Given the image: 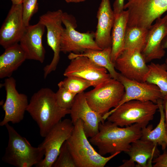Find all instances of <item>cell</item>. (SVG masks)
<instances>
[{
	"instance_id": "1",
	"label": "cell",
	"mask_w": 167,
	"mask_h": 167,
	"mask_svg": "<svg viewBox=\"0 0 167 167\" xmlns=\"http://www.w3.org/2000/svg\"><path fill=\"white\" fill-rule=\"evenodd\" d=\"M144 126L135 123L125 127H119L107 120L100 123L99 131L90 138L91 143L96 146L102 156L117 152H127L131 144L140 139Z\"/></svg>"
},
{
	"instance_id": "2",
	"label": "cell",
	"mask_w": 167,
	"mask_h": 167,
	"mask_svg": "<svg viewBox=\"0 0 167 167\" xmlns=\"http://www.w3.org/2000/svg\"><path fill=\"white\" fill-rule=\"evenodd\" d=\"M26 111L37 123L41 136L45 137L62 118L70 114V109L60 107L55 93L50 88H45L33 94Z\"/></svg>"
},
{
	"instance_id": "3",
	"label": "cell",
	"mask_w": 167,
	"mask_h": 167,
	"mask_svg": "<svg viewBox=\"0 0 167 167\" xmlns=\"http://www.w3.org/2000/svg\"><path fill=\"white\" fill-rule=\"evenodd\" d=\"M88 138L83 122L79 119L74 124L72 133L66 141L76 167H104L120 153L117 152L108 157L102 156L94 149Z\"/></svg>"
},
{
	"instance_id": "4",
	"label": "cell",
	"mask_w": 167,
	"mask_h": 167,
	"mask_svg": "<svg viewBox=\"0 0 167 167\" xmlns=\"http://www.w3.org/2000/svg\"><path fill=\"white\" fill-rule=\"evenodd\" d=\"M5 126L9 137L8 145L2 159L5 162L17 167H31L40 162L45 152L41 148L33 147L9 123Z\"/></svg>"
},
{
	"instance_id": "5",
	"label": "cell",
	"mask_w": 167,
	"mask_h": 167,
	"mask_svg": "<svg viewBox=\"0 0 167 167\" xmlns=\"http://www.w3.org/2000/svg\"><path fill=\"white\" fill-rule=\"evenodd\" d=\"M158 109L157 104L152 101L131 100L109 111L103 118L121 127L135 123L145 127L153 119Z\"/></svg>"
},
{
	"instance_id": "6",
	"label": "cell",
	"mask_w": 167,
	"mask_h": 167,
	"mask_svg": "<svg viewBox=\"0 0 167 167\" xmlns=\"http://www.w3.org/2000/svg\"><path fill=\"white\" fill-rule=\"evenodd\" d=\"M124 92V88L117 80L111 78L84 92L87 102L94 111L102 116L116 107Z\"/></svg>"
},
{
	"instance_id": "7",
	"label": "cell",
	"mask_w": 167,
	"mask_h": 167,
	"mask_svg": "<svg viewBox=\"0 0 167 167\" xmlns=\"http://www.w3.org/2000/svg\"><path fill=\"white\" fill-rule=\"evenodd\" d=\"M62 20L65 28L63 29L61 37V52L80 54L89 49L102 50L95 41L94 32L81 33L75 30L76 21L72 15L63 12Z\"/></svg>"
},
{
	"instance_id": "8",
	"label": "cell",
	"mask_w": 167,
	"mask_h": 167,
	"mask_svg": "<svg viewBox=\"0 0 167 167\" xmlns=\"http://www.w3.org/2000/svg\"><path fill=\"white\" fill-rule=\"evenodd\" d=\"M124 9L128 13L127 27L148 29L167 11V0H127Z\"/></svg>"
},
{
	"instance_id": "9",
	"label": "cell",
	"mask_w": 167,
	"mask_h": 167,
	"mask_svg": "<svg viewBox=\"0 0 167 167\" xmlns=\"http://www.w3.org/2000/svg\"><path fill=\"white\" fill-rule=\"evenodd\" d=\"M74 125L71 119L66 118L55 125L39 145L45 152L44 158L35 165L36 167H52L59 154L61 147L69 138Z\"/></svg>"
},
{
	"instance_id": "10",
	"label": "cell",
	"mask_w": 167,
	"mask_h": 167,
	"mask_svg": "<svg viewBox=\"0 0 167 167\" xmlns=\"http://www.w3.org/2000/svg\"><path fill=\"white\" fill-rule=\"evenodd\" d=\"M63 12L60 9L54 11H49L40 17L39 21L45 25L47 29V44L54 53L51 62L44 68L45 79L50 73L56 70L59 61L60 41L64 29L62 25Z\"/></svg>"
},
{
	"instance_id": "11",
	"label": "cell",
	"mask_w": 167,
	"mask_h": 167,
	"mask_svg": "<svg viewBox=\"0 0 167 167\" xmlns=\"http://www.w3.org/2000/svg\"><path fill=\"white\" fill-rule=\"evenodd\" d=\"M4 86L6 95L2 106L5 115L0 122L2 126L10 122L15 124L21 121L29 103L27 96L17 90L16 81L14 78L10 77L5 79Z\"/></svg>"
},
{
	"instance_id": "12",
	"label": "cell",
	"mask_w": 167,
	"mask_h": 167,
	"mask_svg": "<svg viewBox=\"0 0 167 167\" xmlns=\"http://www.w3.org/2000/svg\"><path fill=\"white\" fill-rule=\"evenodd\" d=\"M146 63L141 51L124 49L114 64L115 69L126 78L144 82L149 70Z\"/></svg>"
},
{
	"instance_id": "13",
	"label": "cell",
	"mask_w": 167,
	"mask_h": 167,
	"mask_svg": "<svg viewBox=\"0 0 167 167\" xmlns=\"http://www.w3.org/2000/svg\"><path fill=\"white\" fill-rule=\"evenodd\" d=\"M70 114L74 125L79 119L82 121L84 133L88 138L96 135L99 131L100 123L105 121L102 116L90 107L84 92L76 96Z\"/></svg>"
},
{
	"instance_id": "14",
	"label": "cell",
	"mask_w": 167,
	"mask_h": 167,
	"mask_svg": "<svg viewBox=\"0 0 167 167\" xmlns=\"http://www.w3.org/2000/svg\"><path fill=\"white\" fill-rule=\"evenodd\" d=\"M105 68L96 64L88 58L78 56L71 60L63 75L79 77L92 82L95 87L112 78Z\"/></svg>"
},
{
	"instance_id": "15",
	"label": "cell",
	"mask_w": 167,
	"mask_h": 167,
	"mask_svg": "<svg viewBox=\"0 0 167 167\" xmlns=\"http://www.w3.org/2000/svg\"><path fill=\"white\" fill-rule=\"evenodd\" d=\"M22 4H12L0 30V44L5 49L19 42L25 30Z\"/></svg>"
},
{
	"instance_id": "16",
	"label": "cell",
	"mask_w": 167,
	"mask_h": 167,
	"mask_svg": "<svg viewBox=\"0 0 167 167\" xmlns=\"http://www.w3.org/2000/svg\"><path fill=\"white\" fill-rule=\"evenodd\" d=\"M118 80L123 86L124 92L118 105L114 108L131 100L150 101L156 104L158 100L163 99L160 90L155 85L146 82H140L129 79L120 73Z\"/></svg>"
},
{
	"instance_id": "17",
	"label": "cell",
	"mask_w": 167,
	"mask_h": 167,
	"mask_svg": "<svg viewBox=\"0 0 167 167\" xmlns=\"http://www.w3.org/2000/svg\"><path fill=\"white\" fill-rule=\"evenodd\" d=\"M158 145L149 141L138 139L133 142L126 153L128 160L123 161L119 167H152L153 159L160 154Z\"/></svg>"
},
{
	"instance_id": "18",
	"label": "cell",
	"mask_w": 167,
	"mask_h": 167,
	"mask_svg": "<svg viewBox=\"0 0 167 167\" xmlns=\"http://www.w3.org/2000/svg\"><path fill=\"white\" fill-rule=\"evenodd\" d=\"M167 36V15L156 20L148 29L145 46L141 53L146 63L163 57L165 51L161 46L163 39Z\"/></svg>"
},
{
	"instance_id": "19",
	"label": "cell",
	"mask_w": 167,
	"mask_h": 167,
	"mask_svg": "<svg viewBox=\"0 0 167 167\" xmlns=\"http://www.w3.org/2000/svg\"><path fill=\"white\" fill-rule=\"evenodd\" d=\"M45 26L39 21L33 25L26 27L19 45L25 54L27 59L44 62L45 50L42 43Z\"/></svg>"
},
{
	"instance_id": "20",
	"label": "cell",
	"mask_w": 167,
	"mask_h": 167,
	"mask_svg": "<svg viewBox=\"0 0 167 167\" xmlns=\"http://www.w3.org/2000/svg\"><path fill=\"white\" fill-rule=\"evenodd\" d=\"M97 23L95 32V41L101 49L111 47V31L115 15L110 0H101L97 13Z\"/></svg>"
},
{
	"instance_id": "21",
	"label": "cell",
	"mask_w": 167,
	"mask_h": 167,
	"mask_svg": "<svg viewBox=\"0 0 167 167\" xmlns=\"http://www.w3.org/2000/svg\"><path fill=\"white\" fill-rule=\"evenodd\" d=\"M26 59L25 54L19 43L5 49L0 56V78L11 77Z\"/></svg>"
},
{
	"instance_id": "22",
	"label": "cell",
	"mask_w": 167,
	"mask_h": 167,
	"mask_svg": "<svg viewBox=\"0 0 167 167\" xmlns=\"http://www.w3.org/2000/svg\"><path fill=\"white\" fill-rule=\"evenodd\" d=\"M156 104L160 113L159 122L156 127L153 129V126L151 124L142 127L140 139L150 141L160 146L162 150L165 151L167 150V134L162 99L158 100Z\"/></svg>"
},
{
	"instance_id": "23",
	"label": "cell",
	"mask_w": 167,
	"mask_h": 167,
	"mask_svg": "<svg viewBox=\"0 0 167 167\" xmlns=\"http://www.w3.org/2000/svg\"><path fill=\"white\" fill-rule=\"evenodd\" d=\"M128 20V13L127 10H124L115 15L111 32V59L114 63L124 50Z\"/></svg>"
},
{
	"instance_id": "24",
	"label": "cell",
	"mask_w": 167,
	"mask_h": 167,
	"mask_svg": "<svg viewBox=\"0 0 167 167\" xmlns=\"http://www.w3.org/2000/svg\"><path fill=\"white\" fill-rule=\"evenodd\" d=\"M111 47H109L101 50L88 49L80 54L70 53L68 57L71 60L78 56L87 57L96 65L106 69L112 78L118 80L119 73L116 71L111 60Z\"/></svg>"
},
{
	"instance_id": "25",
	"label": "cell",
	"mask_w": 167,
	"mask_h": 167,
	"mask_svg": "<svg viewBox=\"0 0 167 167\" xmlns=\"http://www.w3.org/2000/svg\"><path fill=\"white\" fill-rule=\"evenodd\" d=\"M148 66L149 70L145 82L157 86L163 98L167 95V65L165 63L151 62Z\"/></svg>"
},
{
	"instance_id": "26",
	"label": "cell",
	"mask_w": 167,
	"mask_h": 167,
	"mask_svg": "<svg viewBox=\"0 0 167 167\" xmlns=\"http://www.w3.org/2000/svg\"><path fill=\"white\" fill-rule=\"evenodd\" d=\"M148 30L139 27L127 26L124 49L136 50L141 52L146 44Z\"/></svg>"
},
{
	"instance_id": "27",
	"label": "cell",
	"mask_w": 167,
	"mask_h": 167,
	"mask_svg": "<svg viewBox=\"0 0 167 167\" xmlns=\"http://www.w3.org/2000/svg\"><path fill=\"white\" fill-rule=\"evenodd\" d=\"M58 87L63 88L70 92L77 94L84 92L88 88L94 87L93 83L82 78L74 76L66 77L58 84Z\"/></svg>"
},
{
	"instance_id": "28",
	"label": "cell",
	"mask_w": 167,
	"mask_h": 167,
	"mask_svg": "<svg viewBox=\"0 0 167 167\" xmlns=\"http://www.w3.org/2000/svg\"><path fill=\"white\" fill-rule=\"evenodd\" d=\"M53 167H76L67 147L66 141L62 145L59 154Z\"/></svg>"
},
{
	"instance_id": "29",
	"label": "cell",
	"mask_w": 167,
	"mask_h": 167,
	"mask_svg": "<svg viewBox=\"0 0 167 167\" xmlns=\"http://www.w3.org/2000/svg\"><path fill=\"white\" fill-rule=\"evenodd\" d=\"M77 94L62 87H58L55 93L57 103L59 106L65 109H70Z\"/></svg>"
},
{
	"instance_id": "30",
	"label": "cell",
	"mask_w": 167,
	"mask_h": 167,
	"mask_svg": "<svg viewBox=\"0 0 167 167\" xmlns=\"http://www.w3.org/2000/svg\"><path fill=\"white\" fill-rule=\"evenodd\" d=\"M38 0H23L22 2L23 21L26 27L29 25V21L38 10Z\"/></svg>"
},
{
	"instance_id": "31",
	"label": "cell",
	"mask_w": 167,
	"mask_h": 167,
	"mask_svg": "<svg viewBox=\"0 0 167 167\" xmlns=\"http://www.w3.org/2000/svg\"><path fill=\"white\" fill-rule=\"evenodd\" d=\"M153 167H167V152L164 151L152 161Z\"/></svg>"
},
{
	"instance_id": "32",
	"label": "cell",
	"mask_w": 167,
	"mask_h": 167,
	"mask_svg": "<svg viewBox=\"0 0 167 167\" xmlns=\"http://www.w3.org/2000/svg\"><path fill=\"white\" fill-rule=\"evenodd\" d=\"M124 0H115L113 5V10L115 15L119 14L124 10Z\"/></svg>"
},
{
	"instance_id": "33",
	"label": "cell",
	"mask_w": 167,
	"mask_h": 167,
	"mask_svg": "<svg viewBox=\"0 0 167 167\" xmlns=\"http://www.w3.org/2000/svg\"><path fill=\"white\" fill-rule=\"evenodd\" d=\"M162 103L165 114V123L167 134V95L163 97Z\"/></svg>"
},
{
	"instance_id": "34",
	"label": "cell",
	"mask_w": 167,
	"mask_h": 167,
	"mask_svg": "<svg viewBox=\"0 0 167 167\" xmlns=\"http://www.w3.org/2000/svg\"><path fill=\"white\" fill-rule=\"evenodd\" d=\"M161 46L163 49H167V36L165 37L162 40L161 42ZM165 63L167 65V58L165 60Z\"/></svg>"
},
{
	"instance_id": "35",
	"label": "cell",
	"mask_w": 167,
	"mask_h": 167,
	"mask_svg": "<svg viewBox=\"0 0 167 167\" xmlns=\"http://www.w3.org/2000/svg\"><path fill=\"white\" fill-rule=\"evenodd\" d=\"M66 2L68 3H79L84 2L86 0H64Z\"/></svg>"
},
{
	"instance_id": "36",
	"label": "cell",
	"mask_w": 167,
	"mask_h": 167,
	"mask_svg": "<svg viewBox=\"0 0 167 167\" xmlns=\"http://www.w3.org/2000/svg\"><path fill=\"white\" fill-rule=\"evenodd\" d=\"M12 4H22L23 0H11Z\"/></svg>"
}]
</instances>
